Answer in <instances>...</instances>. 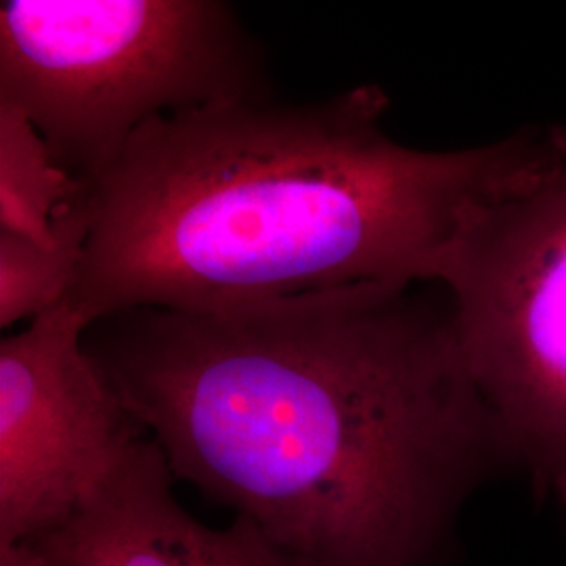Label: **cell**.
<instances>
[{
	"label": "cell",
	"instance_id": "6da1fadb",
	"mask_svg": "<svg viewBox=\"0 0 566 566\" xmlns=\"http://www.w3.org/2000/svg\"><path fill=\"white\" fill-rule=\"evenodd\" d=\"M175 479L303 566H451L464 504L516 472L437 283H357L84 332Z\"/></svg>",
	"mask_w": 566,
	"mask_h": 566
},
{
	"label": "cell",
	"instance_id": "277c9868",
	"mask_svg": "<svg viewBox=\"0 0 566 566\" xmlns=\"http://www.w3.org/2000/svg\"><path fill=\"white\" fill-rule=\"evenodd\" d=\"M465 367L539 504L566 510V124L539 166L474 206L434 256Z\"/></svg>",
	"mask_w": 566,
	"mask_h": 566
},
{
	"label": "cell",
	"instance_id": "5b68a950",
	"mask_svg": "<svg viewBox=\"0 0 566 566\" xmlns=\"http://www.w3.org/2000/svg\"><path fill=\"white\" fill-rule=\"evenodd\" d=\"M86 329L63 301L0 343V552L55 535L149 437L86 355Z\"/></svg>",
	"mask_w": 566,
	"mask_h": 566
},
{
	"label": "cell",
	"instance_id": "3957f363",
	"mask_svg": "<svg viewBox=\"0 0 566 566\" xmlns=\"http://www.w3.org/2000/svg\"><path fill=\"white\" fill-rule=\"evenodd\" d=\"M266 99L261 49L221 0L0 4V103L86 185L158 116Z\"/></svg>",
	"mask_w": 566,
	"mask_h": 566
},
{
	"label": "cell",
	"instance_id": "52a82bcc",
	"mask_svg": "<svg viewBox=\"0 0 566 566\" xmlns=\"http://www.w3.org/2000/svg\"><path fill=\"white\" fill-rule=\"evenodd\" d=\"M86 187L55 163L20 109L0 103V231L55 245V217Z\"/></svg>",
	"mask_w": 566,
	"mask_h": 566
},
{
	"label": "cell",
	"instance_id": "ba28073f",
	"mask_svg": "<svg viewBox=\"0 0 566 566\" xmlns=\"http://www.w3.org/2000/svg\"><path fill=\"white\" fill-rule=\"evenodd\" d=\"M55 245L0 231V325L36 319L63 303L81 271L88 238V187L55 217Z\"/></svg>",
	"mask_w": 566,
	"mask_h": 566
},
{
	"label": "cell",
	"instance_id": "7a4b0ae2",
	"mask_svg": "<svg viewBox=\"0 0 566 566\" xmlns=\"http://www.w3.org/2000/svg\"><path fill=\"white\" fill-rule=\"evenodd\" d=\"M361 84L304 105L217 103L158 116L88 185L65 303L91 325L133 308L212 311L357 283H428L465 212L539 166L547 126L426 151L386 133Z\"/></svg>",
	"mask_w": 566,
	"mask_h": 566
},
{
	"label": "cell",
	"instance_id": "8992f818",
	"mask_svg": "<svg viewBox=\"0 0 566 566\" xmlns=\"http://www.w3.org/2000/svg\"><path fill=\"white\" fill-rule=\"evenodd\" d=\"M175 481L163 447L145 437L67 525L23 549L46 566H303L245 516L202 525L175 497Z\"/></svg>",
	"mask_w": 566,
	"mask_h": 566
}]
</instances>
